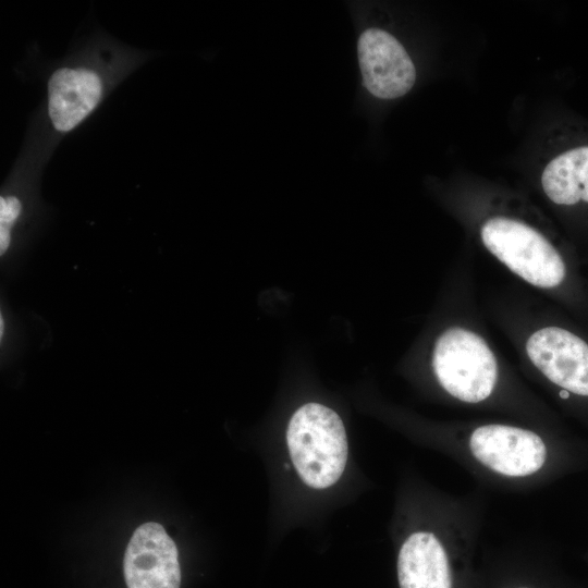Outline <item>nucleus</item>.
I'll return each instance as SVG.
<instances>
[{"instance_id":"obj_1","label":"nucleus","mask_w":588,"mask_h":588,"mask_svg":"<svg viewBox=\"0 0 588 588\" xmlns=\"http://www.w3.org/2000/svg\"><path fill=\"white\" fill-rule=\"evenodd\" d=\"M286 445L297 474L311 488L333 486L345 469L348 446L343 421L322 404L307 403L295 411Z\"/></svg>"},{"instance_id":"obj_2","label":"nucleus","mask_w":588,"mask_h":588,"mask_svg":"<svg viewBox=\"0 0 588 588\" xmlns=\"http://www.w3.org/2000/svg\"><path fill=\"white\" fill-rule=\"evenodd\" d=\"M432 366L443 389L467 403L486 400L498 378L495 357L485 340L458 327L445 330L438 338Z\"/></svg>"},{"instance_id":"obj_3","label":"nucleus","mask_w":588,"mask_h":588,"mask_svg":"<svg viewBox=\"0 0 588 588\" xmlns=\"http://www.w3.org/2000/svg\"><path fill=\"white\" fill-rule=\"evenodd\" d=\"M487 249L526 282L543 287L559 285L565 265L558 250L538 231L505 217H494L481 226Z\"/></svg>"},{"instance_id":"obj_4","label":"nucleus","mask_w":588,"mask_h":588,"mask_svg":"<svg viewBox=\"0 0 588 588\" xmlns=\"http://www.w3.org/2000/svg\"><path fill=\"white\" fill-rule=\"evenodd\" d=\"M475 458L506 477H526L537 473L547 458V448L535 432L505 425H485L469 438Z\"/></svg>"},{"instance_id":"obj_5","label":"nucleus","mask_w":588,"mask_h":588,"mask_svg":"<svg viewBox=\"0 0 588 588\" xmlns=\"http://www.w3.org/2000/svg\"><path fill=\"white\" fill-rule=\"evenodd\" d=\"M357 54L363 83L373 96L394 99L414 86L416 70L411 57L385 30L369 28L362 33Z\"/></svg>"},{"instance_id":"obj_6","label":"nucleus","mask_w":588,"mask_h":588,"mask_svg":"<svg viewBox=\"0 0 588 588\" xmlns=\"http://www.w3.org/2000/svg\"><path fill=\"white\" fill-rule=\"evenodd\" d=\"M123 567L127 588H180L177 549L158 523L143 524L134 531Z\"/></svg>"},{"instance_id":"obj_7","label":"nucleus","mask_w":588,"mask_h":588,"mask_svg":"<svg viewBox=\"0 0 588 588\" xmlns=\"http://www.w3.org/2000/svg\"><path fill=\"white\" fill-rule=\"evenodd\" d=\"M532 364L563 390L588 396V344L572 332L548 327L526 343Z\"/></svg>"},{"instance_id":"obj_8","label":"nucleus","mask_w":588,"mask_h":588,"mask_svg":"<svg viewBox=\"0 0 588 588\" xmlns=\"http://www.w3.org/2000/svg\"><path fill=\"white\" fill-rule=\"evenodd\" d=\"M101 79L91 70L58 69L48 82V112L53 127L69 132L77 126L98 105Z\"/></svg>"},{"instance_id":"obj_9","label":"nucleus","mask_w":588,"mask_h":588,"mask_svg":"<svg viewBox=\"0 0 588 588\" xmlns=\"http://www.w3.org/2000/svg\"><path fill=\"white\" fill-rule=\"evenodd\" d=\"M400 588H452L448 554L438 538L428 531L409 535L397 556Z\"/></svg>"},{"instance_id":"obj_10","label":"nucleus","mask_w":588,"mask_h":588,"mask_svg":"<svg viewBox=\"0 0 588 588\" xmlns=\"http://www.w3.org/2000/svg\"><path fill=\"white\" fill-rule=\"evenodd\" d=\"M541 184L546 195L555 204L588 203V146L567 150L543 170Z\"/></svg>"},{"instance_id":"obj_11","label":"nucleus","mask_w":588,"mask_h":588,"mask_svg":"<svg viewBox=\"0 0 588 588\" xmlns=\"http://www.w3.org/2000/svg\"><path fill=\"white\" fill-rule=\"evenodd\" d=\"M22 210L15 196L0 197V253L3 255L11 242V228Z\"/></svg>"},{"instance_id":"obj_12","label":"nucleus","mask_w":588,"mask_h":588,"mask_svg":"<svg viewBox=\"0 0 588 588\" xmlns=\"http://www.w3.org/2000/svg\"><path fill=\"white\" fill-rule=\"evenodd\" d=\"M560 395H561L562 397L566 399V397H568V391L562 390V391L560 392Z\"/></svg>"},{"instance_id":"obj_13","label":"nucleus","mask_w":588,"mask_h":588,"mask_svg":"<svg viewBox=\"0 0 588 588\" xmlns=\"http://www.w3.org/2000/svg\"><path fill=\"white\" fill-rule=\"evenodd\" d=\"M518 588H528V587H518Z\"/></svg>"}]
</instances>
